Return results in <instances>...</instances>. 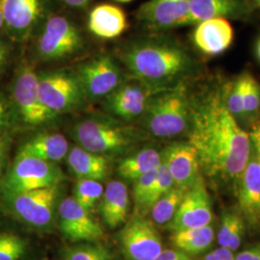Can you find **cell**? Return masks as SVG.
I'll list each match as a JSON object with an SVG mask.
<instances>
[{
	"mask_svg": "<svg viewBox=\"0 0 260 260\" xmlns=\"http://www.w3.org/2000/svg\"><path fill=\"white\" fill-rule=\"evenodd\" d=\"M175 187L186 192L202 177L199 157L189 142H177L161 151Z\"/></svg>",
	"mask_w": 260,
	"mask_h": 260,
	"instance_id": "obj_16",
	"label": "cell"
},
{
	"mask_svg": "<svg viewBox=\"0 0 260 260\" xmlns=\"http://www.w3.org/2000/svg\"><path fill=\"white\" fill-rule=\"evenodd\" d=\"M104 188L101 181L93 179H78L74 190V199L86 210L91 211L101 201Z\"/></svg>",
	"mask_w": 260,
	"mask_h": 260,
	"instance_id": "obj_29",
	"label": "cell"
},
{
	"mask_svg": "<svg viewBox=\"0 0 260 260\" xmlns=\"http://www.w3.org/2000/svg\"><path fill=\"white\" fill-rule=\"evenodd\" d=\"M249 136L251 139V147L254 149L260 164V112L251 121Z\"/></svg>",
	"mask_w": 260,
	"mask_h": 260,
	"instance_id": "obj_36",
	"label": "cell"
},
{
	"mask_svg": "<svg viewBox=\"0 0 260 260\" xmlns=\"http://www.w3.org/2000/svg\"><path fill=\"white\" fill-rule=\"evenodd\" d=\"M88 27L96 37L114 39L119 37L126 29L127 19L120 7L112 4H101L91 11Z\"/></svg>",
	"mask_w": 260,
	"mask_h": 260,
	"instance_id": "obj_24",
	"label": "cell"
},
{
	"mask_svg": "<svg viewBox=\"0 0 260 260\" xmlns=\"http://www.w3.org/2000/svg\"><path fill=\"white\" fill-rule=\"evenodd\" d=\"M257 1V3H258V5L260 6V0H256Z\"/></svg>",
	"mask_w": 260,
	"mask_h": 260,
	"instance_id": "obj_47",
	"label": "cell"
},
{
	"mask_svg": "<svg viewBox=\"0 0 260 260\" xmlns=\"http://www.w3.org/2000/svg\"><path fill=\"white\" fill-rule=\"evenodd\" d=\"M190 104L188 142L195 148L201 171L214 183L237 190L251 139L226 107L223 84L206 85L190 96Z\"/></svg>",
	"mask_w": 260,
	"mask_h": 260,
	"instance_id": "obj_1",
	"label": "cell"
},
{
	"mask_svg": "<svg viewBox=\"0 0 260 260\" xmlns=\"http://www.w3.org/2000/svg\"><path fill=\"white\" fill-rule=\"evenodd\" d=\"M155 260H194L192 255L177 249L163 250Z\"/></svg>",
	"mask_w": 260,
	"mask_h": 260,
	"instance_id": "obj_38",
	"label": "cell"
},
{
	"mask_svg": "<svg viewBox=\"0 0 260 260\" xmlns=\"http://www.w3.org/2000/svg\"><path fill=\"white\" fill-rule=\"evenodd\" d=\"M175 187L174 179L170 174V171L168 169L166 163L163 161L158 168L157 175L155 177V180L153 182V185L150 189L149 197L145 203L144 208H143V216L149 213L150 208L154 205L158 200L168 193L172 188Z\"/></svg>",
	"mask_w": 260,
	"mask_h": 260,
	"instance_id": "obj_31",
	"label": "cell"
},
{
	"mask_svg": "<svg viewBox=\"0 0 260 260\" xmlns=\"http://www.w3.org/2000/svg\"><path fill=\"white\" fill-rule=\"evenodd\" d=\"M73 135L79 147L106 157L128 150L141 138L134 127L105 118L79 121L74 127Z\"/></svg>",
	"mask_w": 260,
	"mask_h": 260,
	"instance_id": "obj_4",
	"label": "cell"
},
{
	"mask_svg": "<svg viewBox=\"0 0 260 260\" xmlns=\"http://www.w3.org/2000/svg\"><path fill=\"white\" fill-rule=\"evenodd\" d=\"M14 100L21 120L26 124L38 125L54 118L40 100L38 74L30 67L22 68L16 77Z\"/></svg>",
	"mask_w": 260,
	"mask_h": 260,
	"instance_id": "obj_13",
	"label": "cell"
},
{
	"mask_svg": "<svg viewBox=\"0 0 260 260\" xmlns=\"http://www.w3.org/2000/svg\"><path fill=\"white\" fill-rule=\"evenodd\" d=\"M6 105L3 102V100L0 98V133L3 129V126H4V123L6 121Z\"/></svg>",
	"mask_w": 260,
	"mask_h": 260,
	"instance_id": "obj_42",
	"label": "cell"
},
{
	"mask_svg": "<svg viewBox=\"0 0 260 260\" xmlns=\"http://www.w3.org/2000/svg\"><path fill=\"white\" fill-rule=\"evenodd\" d=\"M196 25L193 41L198 49L205 55H219L232 46L234 34L228 19H206Z\"/></svg>",
	"mask_w": 260,
	"mask_h": 260,
	"instance_id": "obj_19",
	"label": "cell"
},
{
	"mask_svg": "<svg viewBox=\"0 0 260 260\" xmlns=\"http://www.w3.org/2000/svg\"><path fill=\"white\" fill-rule=\"evenodd\" d=\"M0 7L7 27L26 33L45 18L47 0H0Z\"/></svg>",
	"mask_w": 260,
	"mask_h": 260,
	"instance_id": "obj_20",
	"label": "cell"
},
{
	"mask_svg": "<svg viewBox=\"0 0 260 260\" xmlns=\"http://www.w3.org/2000/svg\"><path fill=\"white\" fill-rule=\"evenodd\" d=\"M158 168L141 176L137 179L134 180L132 194H133L136 210L139 213L138 215H141V216H143L142 214H143L144 205L149 197L150 189L153 185V182H154L155 177L157 175Z\"/></svg>",
	"mask_w": 260,
	"mask_h": 260,
	"instance_id": "obj_35",
	"label": "cell"
},
{
	"mask_svg": "<svg viewBox=\"0 0 260 260\" xmlns=\"http://www.w3.org/2000/svg\"><path fill=\"white\" fill-rule=\"evenodd\" d=\"M188 16V0H149L137 11L140 22L153 31L185 26Z\"/></svg>",
	"mask_w": 260,
	"mask_h": 260,
	"instance_id": "obj_15",
	"label": "cell"
},
{
	"mask_svg": "<svg viewBox=\"0 0 260 260\" xmlns=\"http://www.w3.org/2000/svg\"><path fill=\"white\" fill-rule=\"evenodd\" d=\"M234 252L219 247L213 251L205 254L202 260H234Z\"/></svg>",
	"mask_w": 260,
	"mask_h": 260,
	"instance_id": "obj_39",
	"label": "cell"
},
{
	"mask_svg": "<svg viewBox=\"0 0 260 260\" xmlns=\"http://www.w3.org/2000/svg\"><path fill=\"white\" fill-rule=\"evenodd\" d=\"M66 4L72 8H84L91 0H63Z\"/></svg>",
	"mask_w": 260,
	"mask_h": 260,
	"instance_id": "obj_41",
	"label": "cell"
},
{
	"mask_svg": "<svg viewBox=\"0 0 260 260\" xmlns=\"http://www.w3.org/2000/svg\"><path fill=\"white\" fill-rule=\"evenodd\" d=\"M64 179V173L56 163L19 152L3 181V192L13 195L57 186Z\"/></svg>",
	"mask_w": 260,
	"mask_h": 260,
	"instance_id": "obj_6",
	"label": "cell"
},
{
	"mask_svg": "<svg viewBox=\"0 0 260 260\" xmlns=\"http://www.w3.org/2000/svg\"><path fill=\"white\" fill-rule=\"evenodd\" d=\"M215 238L213 226L208 224L202 228L175 232L171 236V241L177 250L184 251L190 255H197L208 251Z\"/></svg>",
	"mask_w": 260,
	"mask_h": 260,
	"instance_id": "obj_25",
	"label": "cell"
},
{
	"mask_svg": "<svg viewBox=\"0 0 260 260\" xmlns=\"http://www.w3.org/2000/svg\"><path fill=\"white\" fill-rule=\"evenodd\" d=\"M234 260H260V241L240 251L235 255Z\"/></svg>",
	"mask_w": 260,
	"mask_h": 260,
	"instance_id": "obj_37",
	"label": "cell"
},
{
	"mask_svg": "<svg viewBox=\"0 0 260 260\" xmlns=\"http://www.w3.org/2000/svg\"><path fill=\"white\" fill-rule=\"evenodd\" d=\"M223 94L228 109L233 117L239 121L245 120L244 116V74L233 81L223 83Z\"/></svg>",
	"mask_w": 260,
	"mask_h": 260,
	"instance_id": "obj_30",
	"label": "cell"
},
{
	"mask_svg": "<svg viewBox=\"0 0 260 260\" xmlns=\"http://www.w3.org/2000/svg\"><path fill=\"white\" fill-rule=\"evenodd\" d=\"M162 162V153L154 148H144L122 159L118 166L120 177L134 181L138 177L157 169Z\"/></svg>",
	"mask_w": 260,
	"mask_h": 260,
	"instance_id": "obj_26",
	"label": "cell"
},
{
	"mask_svg": "<svg viewBox=\"0 0 260 260\" xmlns=\"http://www.w3.org/2000/svg\"><path fill=\"white\" fill-rule=\"evenodd\" d=\"M184 194V191L174 187L161 197L149 210L153 223L157 225H165L170 223L177 212Z\"/></svg>",
	"mask_w": 260,
	"mask_h": 260,
	"instance_id": "obj_28",
	"label": "cell"
},
{
	"mask_svg": "<svg viewBox=\"0 0 260 260\" xmlns=\"http://www.w3.org/2000/svg\"><path fill=\"white\" fill-rule=\"evenodd\" d=\"M58 185L5 195L8 205L20 221L35 228H45L52 222Z\"/></svg>",
	"mask_w": 260,
	"mask_h": 260,
	"instance_id": "obj_10",
	"label": "cell"
},
{
	"mask_svg": "<svg viewBox=\"0 0 260 260\" xmlns=\"http://www.w3.org/2000/svg\"><path fill=\"white\" fill-rule=\"evenodd\" d=\"M4 24V20H3V17H2V12H1V7H0V29L2 28Z\"/></svg>",
	"mask_w": 260,
	"mask_h": 260,
	"instance_id": "obj_45",
	"label": "cell"
},
{
	"mask_svg": "<svg viewBox=\"0 0 260 260\" xmlns=\"http://www.w3.org/2000/svg\"><path fill=\"white\" fill-rule=\"evenodd\" d=\"M116 2H120V3H127V2H131L132 0H114Z\"/></svg>",
	"mask_w": 260,
	"mask_h": 260,
	"instance_id": "obj_46",
	"label": "cell"
},
{
	"mask_svg": "<svg viewBox=\"0 0 260 260\" xmlns=\"http://www.w3.org/2000/svg\"><path fill=\"white\" fill-rule=\"evenodd\" d=\"M260 112V84L250 75L244 73V116L252 120Z\"/></svg>",
	"mask_w": 260,
	"mask_h": 260,
	"instance_id": "obj_32",
	"label": "cell"
},
{
	"mask_svg": "<svg viewBox=\"0 0 260 260\" xmlns=\"http://www.w3.org/2000/svg\"><path fill=\"white\" fill-rule=\"evenodd\" d=\"M88 100L105 99L123 83L121 68L110 56L94 57L77 67Z\"/></svg>",
	"mask_w": 260,
	"mask_h": 260,
	"instance_id": "obj_9",
	"label": "cell"
},
{
	"mask_svg": "<svg viewBox=\"0 0 260 260\" xmlns=\"http://www.w3.org/2000/svg\"><path fill=\"white\" fill-rule=\"evenodd\" d=\"M129 192L122 181L111 180L104 189L100 210L103 222L116 229L126 222L129 210Z\"/></svg>",
	"mask_w": 260,
	"mask_h": 260,
	"instance_id": "obj_21",
	"label": "cell"
},
{
	"mask_svg": "<svg viewBox=\"0 0 260 260\" xmlns=\"http://www.w3.org/2000/svg\"><path fill=\"white\" fill-rule=\"evenodd\" d=\"M188 7L187 25L215 18L246 19L251 13L247 0H188Z\"/></svg>",
	"mask_w": 260,
	"mask_h": 260,
	"instance_id": "obj_18",
	"label": "cell"
},
{
	"mask_svg": "<svg viewBox=\"0 0 260 260\" xmlns=\"http://www.w3.org/2000/svg\"><path fill=\"white\" fill-rule=\"evenodd\" d=\"M256 54H257V57H258L260 61V39L258 43H257V46H256Z\"/></svg>",
	"mask_w": 260,
	"mask_h": 260,
	"instance_id": "obj_44",
	"label": "cell"
},
{
	"mask_svg": "<svg viewBox=\"0 0 260 260\" xmlns=\"http://www.w3.org/2000/svg\"><path fill=\"white\" fill-rule=\"evenodd\" d=\"M5 58H6V50L4 47L0 44V66L3 64Z\"/></svg>",
	"mask_w": 260,
	"mask_h": 260,
	"instance_id": "obj_43",
	"label": "cell"
},
{
	"mask_svg": "<svg viewBox=\"0 0 260 260\" xmlns=\"http://www.w3.org/2000/svg\"><path fill=\"white\" fill-rule=\"evenodd\" d=\"M108 249L100 244H82L70 249L66 253L65 260H111Z\"/></svg>",
	"mask_w": 260,
	"mask_h": 260,
	"instance_id": "obj_33",
	"label": "cell"
},
{
	"mask_svg": "<svg viewBox=\"0 0 260 260\" xmlns=\"http://www.w3.org/2000/svg\"><path fill=\"white\" fill-rule=\"evenodd\" d=\"M246 233V222L239 209H226L221 217L217 240L221 248L236 251L241 247Z\"/></svg>",
	"mask_w": 260,
	"mask_h": 260,
	"instance_id": "obj_27",
	"label": "cell"
},
{
	"mask_svg": "<svg viewBox=\"0 0 260 260\" xmlns=\"http://www.w3.org/2000/svg\"><path fill=\"white\" fill-rule=\"evenodd\" d=\"M238 209L251 230L260 229V164L251 147L248 163L237 186Z\"/></svg>",
	"mask_w": 260,
	"mask_h": 260,
	"instance_id": "obj_17",
	"label": "cell"
},
{
	"mask_svg": "<svg viewBox=\"0 0 260 260\" xmlns=\"http://www.w3.org/2000/svg\"><path fill=\"white\" fill-rule=\"evenodd\" d=\"M121 60L131 78L159 92L183 85L198 68L184 47L168 39L137 41L121 51Z\"/></svg>",
	"mask_w": 260,
	"mask_h": 260,
	"instance_id": "obj_2",
	"label": "cell"
},
{
	"mask_svg": "<svg viewBox=\"0 0 260 260\" xmlns=\"http://www.w3.org/2000/svg\"><path fill=\"white\" fill-rule=\"evenodd\" d=\"M140 121L148 134L158 139L188 135L191 127V104L185 84L155 93L149 100Z\"/></svg>",
	"mask_w": 260,
	"mask_h": 260,
	"instance_id": "obj_3",
	"label": "cell"
},
{
	"mask_svg": "<svg viewBox=\"0 0 260 260\" xmlns=\"http://www.w3.org/2000/svg\"><path fill=\"white\" fill-rule=\"evenodd\" d=\"M59 224L64 236L72 242H95L104 237L101 223L74 197L66 198L59 205Z\"/></svg>",
	"mask_w": 260,
	"mask_h": 260,
	"instance_id": "obj_14",
	"label": "cell"
},
{
	"mask_svg": "<svg viewBox=\"0 0 260 260\" xmlns=\"http://www.w3.org/2000/svg\"><path fill=\"white\" fill-rule=\"evenodd\" d=\"M157 93L160 92L147 84L131 78L105 98L104 107L112 116L123 121L136 120L146 110L149 100Z\"/></svg>",
	"mask_w": 260,
	"mask_h": 260,
	"instance_id": "obj_12",
	"label": "cell"
},
{
	"mask_svg": "<svg viewBox=\"0 0 260 260\" xmlns=\"http://www.w3.org/2000/svg\"><path fill=\"white\" fill-rule=\"evenodd\" d=\"M70 150L68 140L58 132H42L25 142L19 153L57 163L67 157Z\"/></svg>",
	"mask_w": 260,
	"mask_h": 260,
	"instance_id": "obj_23",
	"label": "cell"
},
{
	"mask_svg": "<svg viewBox=\"0 0 260 260\" xmlns=\"http://www.w3.org/2000/svg\"><path fill=\"white\" fill-rule=\"evenodd\" d=\"M8 147H9L8 139L5 137H0V178H1L2 171H3V167L7 156Z\"/></svg>",
	"mask_w": 260,
	"mask_h": 260,
	"instance_id": "obj_40",
	"label": "cell"
},
{
	"mask_svg": "<svg viewBox=\"0 0 260 260\" xmlns=\"http://www.w3.org/2000/svg\"><path fill=\"white\" fill-rule=\"evenodd\" d=\"M120 243L127 260H155L164 250L154 223L141 215L134 216L122 228Z\"/></svg>",
	"mask_w": 260,
	"mask_h": 260,
	"instance_id": "obj_8",
	"label": "cell"
},
{
	"mask_svg": "<svg viewBox=\"0 0 260 260\" xmlns=\"http://www.w3.org/2000/svg\"><path fill=\"white\" fill-rule=\"evenodd\" d=\"M38 93L44 106L54 117L77 110L88 101L77 73L66 70L38 75Z\"/></svg>",
	"mask_w": 260,
	"mask_h": 260,
	"instance_id": "obj_5",
	"label": "cell"
},
{
	"mask_svg": "<svg viewBox=\"0 0 260 260\" xmlns=\"http://www.w3.org/2000/svg\"><path fill=\"white\" fill-rule=\"evenodd\" d=\"M213 221L212 201L202 176L193 187L187 190L168 228L173 233L202 228Z\"/></svg>",
	"mask_w": 260,
	"mask_h": 260,
	"instance_id": "obj_11",
	"label": "cell"
},
{
	"mask_svg": "<svg viewBox=\"0 0 260 260\" xmlns=\"http://www.w3.org/2000/svg\"><path fill=\"white\" fill-rule=\"evenodd\" d=\"M25 249L26 242L18 234L0 233V260H19Z\"/></svg>",
	"mask_w": 260,
	"mask_h": 260,
	"instance_id": "obj_34",
	"label": "cell"
},
{
	"mask_svg": "<svg viewBox=\"0 0 260 260\" xmlns=\"http://www.w3.org/2000/svg\"><path fill=\"white\" fill-rule=\"evenodd\" d=\"M67 161L70 170L78 179H93L102 181L108 177V157L91 152L76 146L69 150Z\"/></svg>",
	"mask_w": 260,
	"mask_h": 260,
	"instance_id": "obj_22",
	"label": "cell"
},
{
	"mask_svg": "<svg viewBox=\"0 0 260 260\" xmlns=\"http://www.w3.org/2000/svg\"><path fill=\"white\" fill-rule=\"evenodd\" d=\"M83 45L80 31L68 18L54 15L47 18L38 42L44 60L53 61L74 55Z\"/></svg>",
	"mask_w": 260,
	"mask_h": 260,
	"instance_id": "obj_7",
	"label": "cell"
}]
</instances>
